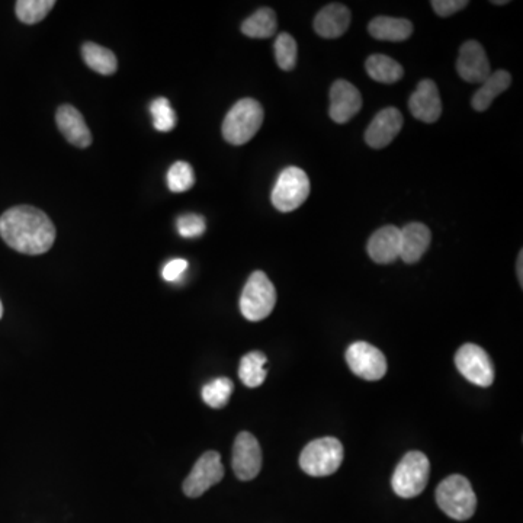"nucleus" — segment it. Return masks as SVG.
Returning a JSON list of instances; mask_svg holds the SVG:
<instances>
[{
	"mask_svg": "<svg viewBox=\"0 0 523 523\" xmlns=\"http://www.w3.org/2000/svg\"><path fill=\"white\" fill-rule=\"evenodd\" d=\"M0 237L16 252L43 255L54 245L56 227L38 208L19 205L0 217Z\"/></svg>",
	"mask_w": 523,
	"mask_h": 523,
	"instance_id": "nucleus-1",
	"label": "nucleus"
},
{
	"mask_svg": "<svg viewBox=\"0 0 523 523\" xmlns=\"http://www.w3.org/2000/svg\"><path fill=\"white\" fill-rule=\"evenodd\" d=\"M436 503L455 521H468L477 509V496L470 481L460 474L449 476L436 489Z\"/></svg>",
	"mask_w": 523,
	"mask_h": 523,
	"instance_id": "nucleus-2",
	"label": "nucleus"
},
{
	"mask_svg": "<svg viewBox=\"0 0 523 523\" xmlns=\"http://www.w3.org/2000/svg\"><path fill=\"white\" fill-rule=\"evenodd\" d=\"M263 117L262 105L256 99H240L224 118V140L233 146L249 143L261 130Z\"/></svg>",
	"mask_w": 523,
	"mask_h": 523,
	"instance_id": "nucleus-3",
	"label": "nucleus"
},
{
	"mask_svg": "<svg viewBox=\"0 0 523 523\" xmlns=\"http://www.w3.org/2000/svg\"><path fill=\"white\" fill-rule=\"evenodd\" d=\"M277 304V290L265 272L256 271L247 279L240 297V311L249 322H262Z\"/></svg>",
	"mask_w": 523,
	"mask_h": 523,
	"instance_id": "nucleus-4",
	"label": "nucleus"
},
{
	"mask_svg": "<svg viewBox=\"0 0 523 523\" xmlns=\"http://www.w3.org/2000/svg\"><path fill=\"white\" fill-rule=\"evenodd\" d=\"M345 451L339 439L327 436L316 439L303 449L300 467L311 477H327L335 474L342 465Z\"/></svg>",
	"mask_w": 523,
	"mask_h": 523,
	"instance_id": "nucleus-5",
	"label": "nucleus"
},
{
	"mask_svg": "<svg viewBox=\"0 0 523 523\" xmlns=\"http://www.w3.org/2000/svg\"><path fill=\"white\" fill-rule=\"evenodd\" d=\"M431 464L423 452L412 451L404 455L391 478L394 493L403 499L419 496L428 486Z\"/></svg>",
	"mask_w": 523,
	"mask_h": 523,
	"instance_id": "nucleus-6",
	"label": "nucleus"
},
{
	"mask_svg": "<svg viewBox=\"0 0 523 523\" xmlns=\"http://www.w3.org/2000/svg\"><path fill=\"white\" fill-rule=\"evenodd\" d=\"M310 188L307 173L303 169L290 166L278 176L277 184L272 189V204L281 213H291L307 201Z\"/></svg>",
	"mask_w": 523,
	"mask_h": 523,
	"instance_id": "nucleus-7",
	"label": "nucleus"
},
{
	"mask_svg": "<svg viewBox=\"0 0 523 523\" xmlns=\"http://www.w3.org/2000/svg\"><path fill=\"white\" fill-rule=\"evenodd\" d=\"M455 365L465 380L478 387L494 383V365L489 354L474 343H465L455 355Z\"/></svg>",
	"mask_w": 523,
	"mask_h": 523,
	"instance_id": "nucleus-8",
	"label": "nucleus"
},
{
	"mask_svg": "<svg viewBox=\"0 0 523 523\" xmlns=\"http://www.w3.org/2000/svg\"><path fill=\"white\" fill-rule=\"evenodd\" d=\"M349 368L362 380L378 381L387 374V359L380 349L367 342H355L346 351Z\"/></svg>",
	"mask_w": 523,
	"mask_h": 523,
	"instance_id": "nucleus-9",
	"label": "nucleus"
},
{
	"mask_svg": "<svg viewBox=\"0 0 523 523\" xmlns=\"http://www.w3.org/2000/svg\"><path fill=\"white\" fill-rule=\"evenodd\" d=\"M224 477V467L220 454L216 451L205 452L192 468L184 481V493L192 499L202 496L211 487L220 483Z\"/></svg>",
	"mask_w": 523,
	"mask_h": 523,
	"instance_id": "nucleus-10",
	"label": "nucleus"
},
{
	"mask_svg": "<svg viewBox=\"0 0 523 523\" xmlns=\"http://www.w3.org/2000/svg\"><path fill=\"white\" fill-rule=\"evenodd\" d=\"M262 470V449L249 432L237 435L233 447V471L242 481L253 480Z\"/></svg>",
	"mask_w": 523,
	"mask_h": 523,
	"instance_id": "nucleus-11",
	"label": "nucleus"
},
{
	"mask_svg": "<svg viewBox=\"0 0 523 523\" xmlns=\"http://www.w3.org/2000/svg\"><path fill=\"white\" fill-rule=\"evenodd\" d=\"M362 95L348 80H336L330 88L329 115L335 123L346 124L361 111Z\"/></svg>",
	"mask_w": 523,
	"mask_h": 523,
	"instance_id": "nucleus-12",
	"label": "nucleus"
},
{
	"mask_svg": "<svg viewBox=\"0 0 523 523\" xmlns=\"http://www.w3.org/2000/svg\"><path fill=\"white\" fill-rule=\"evenodd\" d=\"M457 72L468 83H483L492 75L489 59L480 43L471 40L462 44L458 54Z\"/></svg>",
	"mask_w": 523,
	"mask_h": 523,
	"instance_id": "nucleus-13",
	"label": "nucleus"
},
{
	"mask_svg": "<svg viewBox=\"0 0 523 523\" xmlns=\"http://www.w3.org/2000/svg\"><path fill=\"white\" fill-rule=\"evenodd\" d=\"M403 128V115L397 108H385L375 115L370 127L365 131V141L372 149L390 146Z\"/></svg>",
	"mask_w": 523,
	"mask_h": 523,
	"instance_id": "nucleus-14",
	"label": "nucleus"
},
{
	"mask_svg": "<svg viewBox=\"0 0 523 523\" xmlns=\"http://www.w3.org/2000/svg\"><path fill=\"white\" fill-rule=\"evenodd\" d=\"M410 112L422 123H436L442 114V101L438 86L432 80L425 79L417 85L416 92L410 96Z\"/></svg>",
	"mask_w": 523,
	"mask_h": 523,
	"instance_id": "nucleus-15",
	"label": "nucleus"
},
{
	"mask_svg": "<svg viewBox=\"0 0 523 523\" xmlns=\"http://www.w3.org/2000/svg\"><path fill=\"white\" fill-rule=\"evenodd\" d=\"M57 127L62 131L64 139L73 146L86 149L92 144V133L85 118L72 105H63L56 115Z\"/></svg>",
	"mask_w": 523,
	"mask_h": 523,
	"instance_id": "nucleus-16",
	"label": "nucleus"
},
{
	"mask_svg": "<svg viewBox=\"0 0 523 523\" xmlns=\"http://www.w3.org/2000/svg\"><path fill=\"white\" fill-rule=\"evenodd\" d=\"M400 249V229L396 226H385L375 231L367 247L372 261L380 265H388L400 259Z\"/></svg>",
	"mask_w": 523,
	"mask_h": 523,
	"instance_id": "nucleus-17",
	"label": "nucleus"
},
{
	"mask_svg": "<svg viewBox=\"0 0 523 523\" xmlns=\"http://www.w3.org/2000/svg\"><path fill=\"white\" fill-rule=\"evenodd\" d=\"M432 234L428 226L422 223H410L400 230V258L409 263L419 262L431 245Z\"/></svg>",
	"mask_w": 523,
	"mask_h": 523,
	"instance_id": "nucleus-18",
	"label": "nucleus"
},
{
	"mask_svg": "<svg viewBox=\"0 0 523 523\" xmlns=\"http://www.w3.org/2000/svg\"><path fill=\"white\" fill-rule=\"evenodd\" d=\"M351 25V11L340 3L324 6L314 19V30L323 38H339Z\"/></svg>",
	"mask_w": 523,
	"mask_h": 523,
	"instance_id": "nucleus-19",
	"label": "nucleus"
},
{
	"mask_svg": "<svg viewBox=\"0 0 523 523\" xmlns=\"http://www.w3.org/2000/svg\"><path fill=\"white\" fill-rule=\"evenodd\" d=\"M368 31L377 40L400 43V41H406L407 38H410L413 32V25L407 19L377 16L368 25Z\"/></svg>",
	"mask_w": 523,
	"mask_h": 523,
	"instance_id": "nucleus-20",
	"label": "nucleus"
},
{
	"mask_svg": "<svg viewBox=\"0 0 523 523\" xmlns=\"http://www.w3.org/2000/svg\"><path fill=\"white\" fill-rule=\"evenodd\" d=\"M510 82H512V77L506 70H497V72L492 73L481 83V88L473 96L471 104H473L474 109L478 112L486 111L492 105L494 99L509 88Z\"/></svg>",
	"mask_w": 523,
	"mask_h": 523,
	"instance_id": "nucleus-21",
	"label": "nucleus"
},
{
	"mask_svg": "<svg viewBox=\"0 0 523 523\" xmlns=\"http://www.w3.org/2000/svg\"><path fill=\"white\" fill-rule=\"evenodd\" d=\"M82 57L93 72L99 73V75L111 76L117 72V57L108 48L95 43H85L82 47Z\"/></svg>",
	"mask_w": 523,
	"mask_h": 523,
	"instance_id": "nucleus-22",
	"label": "nucleus"
},
{
	"mask_svg": "<svg viewBox=\"0 0 523 523\" xmlns=\"http://www.w3.org/2000/svg\"><path fill=\"white\" fill-rule=\"evenodd\" d=\"M268 358L262 352H250L243 356L240 361L239 377L242 383L249 388L261 387L266 380L268 374Z\"/></svg>",
	"mask_w": 523,
	"mask_h": 523,
	"instance_id": "nucleus-23",
	"label": "nucleus"
},
{
	"mask_svg": "<svg viewBox=\"0 0 523 523\" xmlns=\"http://www.w3.org/2000/svg\"><path fill=\"white\" fill-rule=\"evenodd\" d=\"M365 70L375 82L396 83L404 75L403 67L391 57L374 54L365 63Z\"/></svg>",
	"mask_w": 523,
	"mask_h": 523,
	"instance_id": "nucleus-24",
	"label": "nucleus"
},
{
	"mask_svg": "<svg viewBox=\"0 0 523 523\" xmlns=\"http://www.w3.org/2000/svg\"><path fill=\"white\" fill-rule=\"evenodd\" d=\"M277 28L275 12L269 8H262L243 22L242 32L250 38H271L274 37Z\"/></svg>",
	"mask_w": 523,
	"mask_h": 523,
	"instance_id": "nucleus-25",
	"label": "nucleus"
},
{
	"mask_svg": "<svg viewBox=\"0 0 523 523\" xmlns=\"http://www.w3.org/2000/svg\"><path fill=\"white\" fill-rule=\"evenodd\" d=\"M234 384L230 378H217L202 387V400L213 409H223L229 404Z\"/></svg>",
	"mask_w": 523,
	"mask_h": 523,
	"instance_id": "nucleus-26",
	"label": "nucleus"
},
{
	"mask_svg": "<svg viewBox=\"0 0 523 523\" xmlns=\"http://www.w3.org/2000/svg\"><path fill=\"white\" fill-rule=\"evenodd\" d=\"M54 5H56L54 0H19L16 2L15 12L19 21L34 25L43 21Z\"/></svg>",
	"mask_w": 523,
	"mask_h": 523,
	"instance_id": "nucleus-27",
	"label": "nucleus"
},
{
	"mask_svg": "<svg viewBox=\"0 0 523 523\" xmlns=\"http://www.w3.org/2000/svg\"><path fill=\"white\" fill-rule=\"evenodd\" d=\"M150 114L153 117V127L160 133H169L178 123L176 112L170 107V102L166 98L154 99L150 104Z\"/></svg>",
	"mask_w": 523,
	"mask_h": 523,
	"instance_id": "nucleus-28",
	"label": "nucleus"
},
{
	"mask_svg": "<svg viewBox=\"0 0 523 523\" xmlns=\"http://www.w3.org/2000/svg\"><path fill=\"white\" fill-rule=\"evenodd\" d=\"M298 46L293 35L282 32L275 41V59L282 70H293L297 64Z\"/></svg>",
	"mask_w": 523,
	"mask_h": 523,
	"instance_id": "nucleus-29",
	"label": "nucleus"
},
{
	"mask_svg": "<svg viewBox=\"0 0 523 523\" xmlns=\"http://www.w3.org/2000/svg\"><path fill=\"white\" fill-rule=\"evenodd\" d=\"M195 185V173L192 166L186 162H176L168 172V186L175 194L189 191Z\"/></svg>",
	"mask_w": 523,
	"mask_h": 523,
	"instance_id": "nucleus-30",
	"label": "nucleus"
},
{
	"mask_svg": "<svg viewBox=\"0 0 523 523\" xmlns=\"http://www.w3.org/2000/svg\"><path fill=\"white\" fill-rule=\"evenodd\" d=\"M176 226H178V233L185 239H197L207 229L204 218L198 214H185V216L179 217Z\"/></svg>",
	"mask_w": 523,
	"mask_h": 523,
	"instance_id": "nucleus-31",
	"label": "nucleus"
},
{
	"mask_svg": "<svg viewBox=\"0 0 523 523\" xmlns=\"http://www.w3.org/2000/svg\"><path fill=\"white\" fill-rule=\"evenodd\" d=\"M433 11L442 18H447L467 8V0H433L431 3Z\"/></svg>",
	"mask_w": 523,
	"mask_h": 523,
	"instance_id": "nucleus-32",
	"label": "nucleus"
},
{
	"mask_svg": "<svg viewBox=\"0 0 523 523\" xmlns=\"http://www.w3.org/2000/svg\"><path fill=\"white\" fill-rule=\"evenodd\" d=\"M186 269H188V262L185 259H173V261L166 263L165 268H163V279L169 282L179 281Z\"/></svg>",
	"mask_w": 523,
	"mask_h": 523,
	"instance_id": "nucleus-33",
	"label": "nucleus"
},
{
	"mask_svg": "<svg viewBox=\"0 0 523 523\" xmlns=\"http://www.w3.org/2000/svg\"><path fill=\"white\" fill-rule=\"evenodd\" d=\"M522 265H523V252L519 253V259H518V277L519 282H523V272H522Z\"/></svg>",
	"mask_w": 523,
	"mask_h": 523,
	"instance_id": "nucleus-34",
	"label": "nucleus"
},
{
	"mask_svg": "<svg viewBox=\"0 0 523 523\" xmlns=\"http://www.w3.org/2000/svg\"><path fill=\"white\" fill-rule=\"evenodd\" d=\"M493 3H494V5H506V3H508V2H506V0H502V2H497V0H496V2H493Z\"/></svg>",
	"mask_w": 523,
	"mask_h": 523,
	"instance_id": "nucleus-35",
	"label": "nucleus"
},
{
	"mask_svg": "<svg viewBox=\"0 0 523 523\" xmlns=\"http://www.w3.org/2000/svg\"><path fill=\"white\" fill-rule=\"evenodd\" d=\"M2 316H3V306H2V301H0V319H2Z\"/></svg>",
	"mask_w": 523,
	"mask_h": 523,
	"instance_id": "nucleus-36",
	"label": "nucleus"
}]
</instances>
